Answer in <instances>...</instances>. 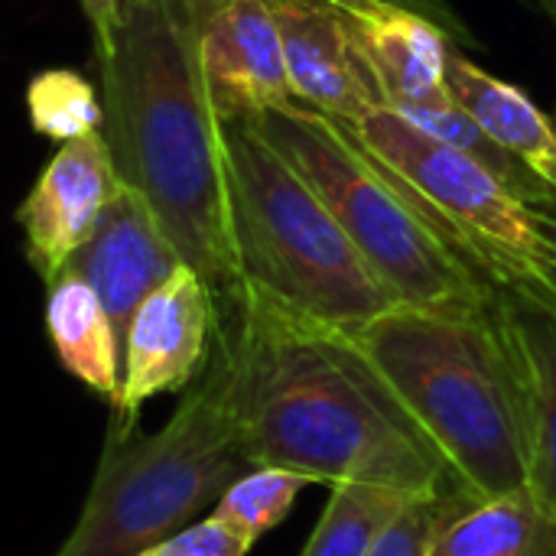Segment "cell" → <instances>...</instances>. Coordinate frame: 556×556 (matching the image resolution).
I'll return each instance as SVG.
<instances>
[{"mask_svg":"<svg viewBox=\"0 0 556 556\" xmlns=\"http://www.w3.org/2000/svg\"><path fill=\"white\" fill-rule=\"evenodd\" d=\"M492 313L528 394V492L538 515L556 528V296L498 283Z\"/></svg>","mask_w":556,"mask_h":556,"instance_id":"cell-14","label":"cell"},{"mask_svg":"<svg viewBox=\"0 0 556 556\" xmlns=\"http://www.w3.org/2000/svg\"><path fill=\"white\" fill-rule=\"evenodd\" d=\"M456 104L521 166L556 195V127L518 85L492 75L466 52L453 49L446 68Z\"/></svg>","mask_w":556,"mask_h":556,"instance_id":"cell-15","label":"cell"},{"mask_svg":"<svg viewBox=\"0 0 556 556\" xmlns=\"http://www.w3.org/2000/svg\"><path fill=\"white\" fill-rule=\"evenodd\" d=\"M472 495H466L456 485L414 495L391 518V525L381 531V538L375 541V547H371L368 556H437V544H440V534H443L446 521Z\"/></svg>","mask_w":556,"mask_h":556,"instance_id":"cell-21","label":"cell"},{"mask_svg":"<svg viewBox=\"0 0 556 556\" xmlns=\"http://www.w3.org/2000/svg\"><path fill=\"white\" fill-rule=\"evenodd\" d=\"M541 515L528 489L469 498L443 528L437 556H531Z\"/></svg>","mask_w":556,"mask_h":556,"instance_id":"cell-17","label":"cell"},{"mask_svg":"<svg viewBox=\"0 0 556 556\" xmlns=\"http://www.w3.org/2000/svg\"><path fill=\"white\" fill-rule=\"evenodd\" d=\"M547 287H551V293H554V296H556V283H551V280H547Z\"/></svg>","mask_w":556,"mask_h":556,"instance_id":"cell-27","label":"cell"},{"mask_svg":"<svg viewBox=\"0 0 556 556\" xmlns=\"http://www.w3.org/2000/svg\"><path fill=\"white\" fill-rule=\"evenodd\" d=\"M251 469L222 375L208 362L163 430L153 437L111 430L81 518L55 556H143Z\"/></svg>","mask_w":556,"mask_h":556,"instance_id":"cell-6","label":"cell"},{"mask_svg":"<svg viewBox=\"0 0 556 556\" xmlns=\"http://www.w3.org/2000/svg\"><path fill=\"white\" fill-rule=\"evenodd\" d=\"M208 362L248 463L313 485H456L446 463L349 332L300 319L248 290L215 300Z\"/></svg>","mask_w":556,"mask_h":556,"instance_id":"cell-1","label":"cell"},{"mask_svg":"<svg viewBox=\"0 0 556 556\" xmlns=\"http://www.w3.org/2000/svg\"><path fill=\"white\" fill-rule=\"evenodd\" d=\"M531 556H556V528H551L544 518H541V531H538Z\"/></svg>","mask_w":556,"mask_h":556,"instance_id":"cell-25","label":"cell"},{"mask_svg":"<svg viewBox=\"0 0 556 556\" xmlns=\"http://www.w3.org/2000/svg\"><path fill=\"white\" fill-rule=\"evenodd\" d=\"M179 267L182 257L163 235L147 199L130 186L117 189L88 241L65 264V270L78 274L98 293L114 326L121 355L127 345L134 313Z\"/></svg>","mask_w":556,"mask_h":556,"instance_id":"cell-12","label":"cell"},{"mask_svg":"<svg viewBox=\"0 0 556 556\" xmlns=\"http://www.w3.org/2000/svg\"><path fill=\"white\" fill-rule=\"evenodd\" d=\"M222 150L238 290L349 336L401 306L316 189L248 117L222 121Z\"/></svg>","mask_w":556,"mask_h":556,"instance_id":"cell-4","label":"cell"},{"mask_svg":"<svg viewBox=\"0 0 556 556\" xmlns=\"http://www.w3.org/2000/svg\"><path fill=\"white\" fill-rule=\"evenodd\" d=\"M251 547L254 544L241 531H235L228 521L212 515L199 525L176 531L173 538H166L143 556H248Z\"/></svg>","mask_w":556,"mask_h":556,"instance_id":"cell-22","label":"cell"},{"mask_svg":"<svg viewBox=\"0 0 556 556\" xmlns=\"http://www.w3.org/2000/svg\"><path fill=\"white\" fill-rule=\"evenodd\" d=\"M215 323V293L189 264H182L134 313L121 355V394L114 410L130 420L147 397L189 388L208 365Z\"/></svg>","mask_w":556,"mask_h":556,"instance_id":"cell-8","label":"cell"},{"mask_svg":"<svg viewBox=\"0 0 556 556\" xmlns=\"http://www.w3.org/2000/svg\"><path fill=\"white\" fill-rule=\"evenodd\" d=\"M410 498V492L388 485H332L329 505L323 508V518L300 556H368L381 531Z\"/></svg>","mask_w":556,"mask_h":556,"instance_id":"cell-18","label":"cell"},{"mask_svg":"<svg viewBox=\"0 0 556 556\" xmlns=\"http://www.w3.org/2000/svg\"><path fill=\"white\" fill-rule=\"evenodd\" d=\"M33 130L49 140H78L104 130V104L94 85L72 68H46L26 88Z\"/></svg>","mask_w":556,"mask_h":556,"instance_id":"cell-19","label":"cell"},{"mask_svg":"<svg viewBox=\"0 0 556 556\" xmlns=\"http://www.w3.org/2000/svg\"><path fill=\"white\" fill-rule=\"evenodd\" d=\"M554 127H556V111H554Z\"/></svg>","mask_w":556,"mask_h":556,"instance_id":"cell-28","label":"cell"},{"mask_svg":"<svg viewBox=\"0 0 556 556\" xmlns=\"http://www.w3.org/2000/svg\"><path fill=\"white\" fill-rule=\"evenodd\" d=\"M306 485H313V482L300 472L257 466L225 489V495L215 502L212 515L228 521L251 544H257L267 531H274L290 515V508L296 505V498Z\"/></svg>","mask_w":556,"mask_h":556,"instance_id":"cell-20","label":"cell"},{"mask_svg":"<svg viewBox=\"0 0 556 556\" xmlns=\"http://www.w3.org/2000/svg\"><path fill=\"white\" fill-rule=\"evenodd\" d=\"M104 140L124 186L153 208L163 235L215 293L238 290L228 225L222 121L199 62L195 0H127L94 36Z\"/></svg>","mask_w":556,"mask_h":556,"instance_id":"cell-2","label":"cell"},{"mask_svg":"<svg viewBox=\"0 0 556 556\" xmlns=\"http://www.w3.org/2000/svg\"><path fill=\"white\" fill-rule=\"evenodd\" d=\"M345 127L368 153L410 186V192L492 283L551 293L541 267L534 215L528 202L485 163L427 134L394 108H378Z\"/></svg>","mask_w":556,"mask_h":556,"instance_id":"cell-7","label":"cell"},{"mask_svg":"<svg viewBox=\"0 0 556 556\" xmlns=\"http://www.w3.org/2000/svg\"><path fill=\"white\" fill-rule=\"evenodd\" d=\"M352 339L433 443L456 489L472 498L528 489V394L492 306L401 303Z\"/></svg>","mask_w":556,"mask_h":556,"instance_id":"cell-3","label":"cell"},{"mask_svg":"<svg viewBox=\"0 0 556 556\" xmlns=\"http://www.w3.org/2000/svg\"><path fill=\"white\" fill-rule=\"evenodd\" d=\"M46 332L68 375L85 381L94 394L117 404L121 394V352L114 326L98 293L72 270L46 283Z\"/></svg>","mask_w":556,"mask_h":556,"instance_id":"cell-16","label":"cell"},{"mask_svg":"<svg viewBox=\"0 0 556 556\" xmlns=\"http://www.w3.org/2000/svg\"><path fill=\"white\" fill-rule=\"evenodd\" d=\"M388 108L401 114L440 111L456 98L446 81L453 36L401 0H336Z\"/></svg>","mask_w":556,"mask_h":556,"instance_id":"cell-13","label":"cell"},{"mask_svg":"<svg viewBox=\"0 0 556 556\" xmlns=\"http://www.w3.org/2000/svg\"><path fill=\"white\" fill-rule=\"evenodd\" d=\"M534 3H538V7H541L547 16H551V23L556 26V0H534Z\"/></svg>","mask_w":556,"mask_h":556,"instance_id":"cell-26","label":"cell"},{"mask_svg":"<svg viewBox=\"0 0 556 556\" xmlns=\"http://www.w3.org/2000/svg\"><path fill=\"white\" fill-rule=\"evenodd\" d=\"M199 62L218 121L296 104L267 0H195Z\"/></svg>","mask_w":556,"mask_h":556,"instance_id":"cell-9","label":"cell"},{"mask_svg":"<svg viewBox=\"0 0 556 556\" xmlns=\"http://www.w3.org/2000/svg\"><path fill=\"white\" fill-rule=\"evenodd\" d=\"M401 3H407V7H414V10L427 13L433 23H440V26L453 36V42H466V46H472V42H476V39H472V33L466 29V23L456 16V10H453L446 0H401Z\"/></svg>","mask_w":556,"mask_h":556,"instance_id":"cell-23","label":"cell"},{"mask_svg":"<svg viewBox=\"0 0 556 556\" xmlns=\"http://www.w3.org/2000/svg\"><path fill=\"white\" fill-rule=\"evenodd\" d=\"M124 3H127V0H81V10H85V16L91 20L94 36H104V33L117 23Z\"/></svg>","mask_w":556,"mask_h":556,"instance_id":"cell-24","label":"cell"},{"mask_svg":"<svg viewBox=\"0 0 556 556\" xmlns=\"http://www.w3.org/2000/svg\"><path fill=\"white\" fill-rule=\"evenodd\" d=\"M283 42V65L296 104L332 121H358L388 108L336 0H267Z\"/></svg>","mask_w":556,"mask_h":556,"instance_id":"cell-10","label":"cell"},{"mask_svg":"<svg viewBox=\"0 0 556 556\" xmlns=\"http://www.w3.org/2000/svg\"><path fill=\"white\" fill-rule=\"evenodd\" d=\"M254 130L316 189L345 235L404 306L489 309L495 287L358 137L303 104L248 117Z\"/></svg>","mask_w":556,"mask_h":556,"instance_id":"cell-5","label":"cell"},{"mask_svg":"<svg viewBox=\"0 0 556 556\" xmlns=\"http://www.w3.org/2000/svg\"><path fill=\"white\" fill-rule=\"evenodd\" d=\"M121 186L104 134L65 140L42 166L36 186L20 202L16 222L26 235V257L46 283L88 241Z\"/></svg>","mask_w":556,"mask_h":556,"instance_id":"cell-11","label":"cell"}]
</instances>
